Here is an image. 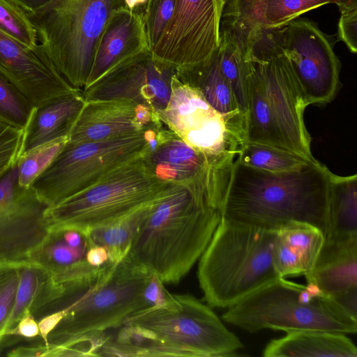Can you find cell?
I'll use <instances>...</instances> for the list:
<instances>
[{
	"mask_svg": "<svg viewBox=\"0 0 357 357\" xmlns=\"http://www.w3.org/2000/svg\"><path fill=\"white\" fill-rule=\"evenodd\" d=\"M63 285L55 282L51 274L39 265L27 261L20 266L19 284L6 335H11L19 320L25 314H42L62 297Z\"/></svg>",
	"mask_w": 357,
	"mask_h": 357,
	"instance_id": "cell-26",
	"label": "cell"
},
{
	"mask_svg": "<svg viewBox=\"0 0 357 357\" xmlns=\"http://www.w3.org/2000/svg\"><path fill=\"white\" fill-rule=\"evenodd\" d=\"M9 169V168H8ZM8 169H4L0 170V177Z\"/></svg>",
	"mask_w": 357,
	"mask_h": 357,
	"instance_id": "cell-45",
	"label": "cell"
},
{
	"mask_svg": "<svg viewBox=\"0 0 357 357\" xmlns=\"http://www.w3.org/2000/svg\"><path fill=\"white\" fill-rule=\"evenodd\" d=\"M160 129L100 141L67 142L30 188L49 206L56 205L116 167L145 155Z\"/></svg>",
	"mask_w": 357,
	"mask_h": 357,
	"instance_id": "cell-9",
	"label": "cell"
},
{
	"mask_svg": "<svg viewBox=\"0 0 357 357\" xmlns=\"http://www.w3.org/2000/svg\"><path fill=\"white\" fill-rule=\"evenodd\" d=\"M20 6L26 13L32 12L51 0H10Z\"/></svg>",
	"mask_w": 357,
	"mask_h": 357,
	"instance_id": "cell-44",
	"label": "cell"
},
{
	"mask_svg": "<svg viewBox=\"0 0 357 357\" xmlns=\"http://www.w3.org/2000/svg\"><path fill=\"white\" fill-rule=\"evenodd\" d=\"M324 243L319 227L291 221L280 226L273 248V264L280 278L306 275L314 267Z\"/></svg>",
	"mask_w": 357,
	"mask_h": 357,
	"instance_id": "cell-22",
	"label": "cell"
},
{
	"mask_svg": "<svg viewBox=\"0 0 357 357\" xmlns=\"http://www.w3.org/2000/svg\"><path fill=\"white\" fill-rule=\"evenodd\" d=\"M248 92V114L245 142L288 150L275 121L261 83L249 63Z\"/></svg>",
	"mask_w": 357,
	"mask_h": 357,
	"instance_id": "cell-30",
	"label": "cell"
},
{
	"mask_svg": "<svg viewBox=\"0 0 357 357\" xmlns=\"http://www.w3.org/2000/svg\"><path fill=\"white\" fill-rule=\"evenodd\" d=\"M144 155L102 176L85 190L49 206L50 228H70L86 234L126 219L151 204L171 183L161 181Z\"/></svg>",
	"mask_w": 357,
	"mask_h": 357,
	"instance_id": "cell-8",
	"label": "cell"
},
{
	"mask_svg": "<svg viewBox=\"0 0 357 357\" xmlns=\"http://www.w3.org/2000/svg\"><path fill=\"white\" fill-rule=\"evenodd\" d=\"M305 277L357 317V238L324 242L314 267Z\"/></svg>",
	"mask_w": 357,
	"mask_h": 357,
	"instance_id": "cell-20",
	"label": "cell"
},
{
	"mask_svg": "<svg viewBox=\"0 0 357 357\" xmlns=\"http://www.w3.org/2000/svg\"><path fill=\"white\" fill-rule=\"evenodd\" d=\"M67 142L68 137H61L22 153L17 161L20 188H29L33 181L53 161Z\"/></svg>",
	"mask_w": 357,
	"mask_h": 357,
	"instance_id": "cell-33",
	"label": "cell"
},
{
	"mask_svg": "<svg viewBox=\"0 0 357 357\" xmlns=\"http://www.w3.org/2000/svg\"><path fill=\"white\" fill-rule=\"evenodd\" d=\"M151 172L167 183L190 181L213 166L235 160H215L190 146L166 126L144 156Z\"/></svg>",
	"mask_w": 357,
	"mask_h": 357,
	"instance_id": "cell-21",
	"label": "cell"
},
{
	"mask_svg": "<svg viewBox=\"0 0 357 357\" xmlns=\"http://www.w3.org/2000/svg\"><path fill=\"white\" fill-rule=\"evenodd\" d=\"M227 0H176L153 57L177 68L208 59L218 49Z\"/></svg>",
	"mask_w": 357,
	"mask_h": 357,
	"instance_id": "cell-12",
	"label": "cell"
},
{
	"mask_svg": "<svg viewBox=\"0 0 357 357\" xmlns=\"http://www.w3.org/2000/svg\"><path fill=\"white\" fill-rule=\"evenodd\" d=\"M328 3L338 5L340 0H261L233 20L221 22L240 30L281 27L301 14Z\"/></svg>",
	"mask_w": 357,
	"mask_h": 357,
	"instance_id": "cell-28",
	"label": "cell"
},
{
	"mask_svg": "<svg viewBox=\"0 0 357 357\" xmlns=\"http://www.w3.org/2000/svg\"><path fill=\"white\" fill-rule=\"evenodd\" d=\"M333 36L307 18H296L282 27V47L307 105L332 101L340 85L341 63Z\"/></svg>",
	"mask_w": 357,
	"mask_h": 357,
	"instance_id": "cell-10",
	"label": "cell"
},
{
	"mask_svg": "<svg viewBox=\"0 0 357 357\" xmlns=\"http://www.w3.org/2000/svg\"><path fill=\"white\" fill-rule=\"evenodd\" d=\"M151 273L125 255L109 262L90 283L66 289L44 311L45 314L59 310L64 313L48 335V344L66 345L90 334L121 327L130 315L149 307L145 289Z\"/></svg>",
	"mask_w": 357,
	"mask_h": 357,
	"instance_id": "cell-5",
	"label": "cell"
},
{
	"mask_svg": "<svg viewBox=\"0 0 357 357\" xmlns=\"http://www.w3.org/2000/svg\"><path fill=\"white\" fill-rule=\"evenodd\" d=\"M261 0H227L224 9L222 21L227 22L233 20L250 6ZM357 3V0H340L338 7L349 4Z\"/></svg>",
	"mask_w": 357,
	"mask_h": 357,
	"instance_id": "cell-40",
	"label": "cell"
},
{
	"mask_svg": "<svg viewBox=\"0 0 357 357\" xmlns=\"http://www.w3.org/2000/svg\"><path fill=\"white\" fill-rule=\"evenodd\" d=\"M231 165L171 183L145 210L127 256L163 283L177 284L199 260L221 219Z\"/></svg>",
	"mask_w": 357,
	"mask_h": 357,
	"instance_id": "cell-1",
	"label": "cell"
},
{
	"mask_svg": "<svg viewBox=\"0 0 357 357\" xmlns=\"http://www.w3.org/2000/svg\"><path fill=\"white\" fill-rule=\"evenodd\" d=\"M177 67L146 52L116 66L82 90L86 101L127 100L158 112L167 107Z\"/></svg>",
	"mask_w": 357,
	"mask_h": 357,
	"instance_id": "cell-14",
	"label": "cell"
},
{
	"mask_svg": "<svg viewBox=\"0 0 357 357\" xmlns=\"http://www.w3.org/2000/svg\"><path fill=\"white\" fill-rule=\"evenodd\" d=\"M22 263L0 264V342L6 336L20 281Z\"/></svg>",
	"mask_w": 357,
	"mask_h": 357,
	"instance_id": "cell-36",
	"label": "cell"
},
{
	"mask_svg": "<svg viewBox=\"0 0 357 357\" xmlns=\"http://www.w3.org/2000/svg\"><path fill=\"white\" fill-rule=\"evenodd\" d=\"M245 59L261 83L287 149L317 161L303 119L308 105L283 47L266 59Z\"/></svg>",
	"mask_w": 357,
	"mask_h": 357,
	"instance_id": "cell-13",
	"label": "cell"
},
{
	"mask_svg": "<svg viewBox=\"0 0 357 357\" xmlns=\"http://www.w3.org/2000/svg\"><path fill=\"white\" fill-rule=\"evenodd\" d=\"M63 315V310H59L45 314L38 321L39 335L45 345L48 346V335L59 323Z\"/></svg>",
	"mask_w": 357,
	"mask_h": 357,
	"instance_id": "cell-41",
	"label": "cell"
},
{
	"mask_svg": "<svg viewBox=\"0 0 357 357\" xmlns=\"http://www.w3.org/2000/svg\"><path fill=\"white\" fill-rule=\"evenodd\" d=\"M109 351L114 356L229 357L239 355L240 339L207 304L190 294L130 315Z\"/></svg>",
	"mask_w": 357,
	"mask_h": 357,
	"instance_id": "cell-3",
	"label": "cell"
},
{
	"mask_svg": "<svg viewBox=\"0 0 357 357\" xmlns=\"http://www.w3.org/2000/svg\"><path fill=\"white\" fill-rule=\"evenodd\" d=\"M340 17L337 24V40L342 41L349 51L357 52V3L339 7Z\"/></svg>",
	"mask_w": 357,
	"mask_h": 357,
	"instance_id": "cell-39",
	"label": "cell"
},
{
	"mask_svg": "<svg viewBox=\"0 0 357 357\" xmlns=\"http://www.w3.org/2000/svg\"><path fill=\"white\" fill-rule=\"evenodd\" d=\"M276 230L222 218L199 259L197 278L211 307H229L280 278L273 264Z\"/></svg>",
	"mask_w": 357,
	"mask_h": 357,
	"instance_id": "cell-4",
	"label": "cell"
},
{
	"mask_svg": "<svg viewBox=\"0 0 357 357\" xmlns=\"http://www.w3.org/2000/svg\"><path fill=\"white\" fill-rule=\"evenodd\" d=\"M85 102L80 90L35 107L24 130L21 154L45 143L68 137Z\"/></svg>",
	"mask_w": 357,
	"mask_h": 357,
	"instance_id": "cell-24",
	"label": "cell"
},
{
	"mask_svg": "<svg viewBox=\"0 0 357 357\" xmlns=\"http://www.w3.org/2000/svg\"><path fill=\"white\" fill-rule=\"evenodd\" d=\"M176 76L180 82L198 91L229 128L245 142L247 123L240 114L231 87L220 69L218 49L203 62L177 68Z\"/></svg>",
	"mask_w": 357,
	"mask_h": 357,
	"instance_id": "cell-23",
	"label": "cell"
},
{
	"mask_svg": "<svg viewBox=\"0 0 357 357\" xmlns=\"http://www.w3.org/2000/svg\"><path fill=\"white\" fill-rule=\"evenodd\" d=\"M0 74L34 106L80 91L56 70L41 46L29 47L0 29Z\"/></svg>",
	"mask_w": 357,
	"mask_h": 357,
	"instance_id": "cell-15",
	"label": "cell"
},
{
	"mask_svg": "<svg viewBox=\"0 0 357 357\" xmlns=\"http://www.w3.org/2000/svg\"><path fill=\"white\" fill-rule=\"evenodd\" d=\"M218 49L220 69L231 87L240 114L247 123L248 63L245 58L242 36L234 28L222 24Z\"/></svg>",
	"mask_w": 357,
	"mask_h": 357,
	"instance_id": "cell-29",
	"label": "cell"
},
{
	"mask_svg": "<svg viewBox=\"0 0 357 357\" xmlns=\"http://www.w3.org/2000/svg\"><path fill=\"white\" fill-rule=\"evenodd\" d=\"M164 125L157 112L130 100L86 101L68 135V142L100 141L155 130Z\"/></svg>",
	"mask_w": 357,
	"mask_h": 357,
	"instance_id": "cell-16",
	"label": "cell"
},
{
	"mask_svg": "<svg viewBox=\"0 0 357 357\" xmlns=\"http://www.w3.org/2000/svg\"><path fill=\"white\" fill-rule=\"evenodd\" d=\"M92 245L89 234L70 228L51 229L29 258L48 271L65 288L85 285L94 280L106 265L96 267L86 260Z\"/></svg>",
	"mask_w": 357,
	"mask_h": 357,
	"instance_id": "cell-18",
	"label": "cell"
},
{
	"mask_svg": "<svg viewBox=\"0 0 357 357\" xmlns=\"http://www.w3.org/2000/svg\"><path fill=\"white\" fill-rule=\"evenodd\" d=\"M0 29L29 47L38 45L36 30L26 12L10 0H0Z\"/></svg>",
	"mask_w": 357,
	"mask_h": 357,
	"instance_id": "cell-35",
	"label": "cell"
},
{
	"mask_svg": "<svg viewBox=\"0 0 357 357\" xmlns=\"http://www.w3.org/2000/svg\"><path fill=\"white\" fill-rule=\"evenodd\" d=\"M86 260L91 265L96 267H101L111 262L107 250L93 243L87 252Z\"/></svg>",
	"mask_w": 357,
	"mask_h": 357,
	"instance_id": "cell-43",
	"label": "cell"
},
{
	"mask_svg": "<svg viewBox=\"0 0 357 357\" xmlns=\"http://www.w3.org/2000/svg\"><path fill=\"white\" fill-rule=\"evenodd\" d=\"M332 174L319 161L272 172L236 158L221 204L222 218L273 229L291 221L305 222L324 233Z\"/></svg>",
	"mask_w": 357,
	"mask_h": 357,
	"instance_id": "cell-2",
	"label": "cell"
},
{
	"mask_svg": "<svg viewBox=\"0 0 357 357\" xmlns=\"http://www.w3.org/2000/svg\"><path fill=\"white\" fill-rule=\"evenodd\" d=\"M147 207L119 222L92 230L89 233L91 243L105 248L111 262L121 259L127 255L131 241Z\"/></svg>",
	"mask_w": 357,
	"mask_h": 357,
	"instance_id": "cell-32",
	"label": "cell"
},
{
	"mask_svg": "<svg viewBox=\"0 0 357 357\" xmlns=\"http://www.w3.org/2000/svg\"><path fill=\"white\" fill-rule=\"evenodd\" d=\"M24 130L0 122V170L15 165L22 153Z\"/></svg>",
	"mask_w": 357,
	"mask_h": 357,
	"instance_id": "cell-38",
	"label": "cell"
},
{
	"mask_svg": "<svg viewBox=\"0 0 357 357\" xmlns=\"http://www.w3.org/2000/svg\"><path fill=\"white\" fill-rule=\"evenodd\" d=\"M34 108L17 88L0 74V122L24 130Z\"/></svg>",
	"mask_w": 357,
	"mask_h": 357,
	"instance_id": "cell-34",
	"label": "cell"
},
{
	"mask_svg": "<svg viewBox=\"0 0 357 357\" xmlns=\"http://www.w3.org/2000/svg\"><path fill=\"white\" fill-rule=\"evenodd\" d=\"M324 242L357 238V176L332 174Z\"/></svg>",
	"mask_w": 357,
	"mask_h": 357,
	"instance_id": "cell-27",
	"label": "cell"
},
{
	"mask_svg": "<svg viewBox=\"0 0 357 357\" xmlns=\"http://www.w3.org/2000/svg\"><path fill=\"white\" fill-rule=\"evenodd\" d=\"M121 7L128 8V0H51L26 13L56 70L83 90L105 25L111 13Z\"/></svg>",
	"mask_w": 357,
	"mask_h": 357,
	"instance_id": "cell-7",
	"label": "cell"
},
{
	"mask_svg": "<svg viewBox=\"0 0 357 357\" xmlns=\"http://www.w3.org/2000/svg\"><path fill=\"white\" fill-rule=\"evenodd\" d=\"M162 121L192 148L215 160H235L244 142L202 94L175 75Z\"/></svg>",
	"mask_w": 357,
	"mask_h": 357,
	"instance_id": "cell-11",
	"label": "cell"
},
{
	"mask_svg": "<svg viewBox=\"0 0 357 357\" xmlns=\"http://www.w3.org/2000/svg\"><path fill=\"white\" fill-rule=\"evenodd\" d=\"M38 334L39 327L35 317L31 314H26L19 320L11 335L33 338Z\"/></svg>",
	"mask_w": 357,
	"mask_h": 357,
	"instance_id": "cell-42",
	"label": "cell"
},
{
	"mask_svg": "<svg viewBox=\"0 0 357 357\" xmlns=\"http://www.w3.org/2000/svg\"><path fill=\"white\" fill-rule=\"evenodd\" d=\"M262 354L265 357H357V348L346 334L305 330L271 340Z\"/></svg>",
	"mask_w": 357,
	"mask_h": 357,
	"instance_id": "cell-25",
	"label": "cell"
},
{
	"mask_svg": "<svg viewBox=\"0 0 357 357\" xmlns=\"http://www.w3.org/2000/svg\"><path fill=\"white\" fill-rule=\"evenodd\" d=\"M176 0H149L144 15L151 50L160 38L173 14Z\"/></svg>",
	"mask_w": 357,
	"mask_h": 357,
	"instance_id": "cell-37",
	"label": "cell"
},
{
	"mask_svg": "<svg viewBox=\"0 0 357 357\" xmlns=\"http://www.w3.org/2000/svg\"><path fill=\"white\" fill-rule=\"evenodd\" d=\"M236 158L247 166L272 172L292 170L317 162L286 149L247 142L241 146Z\"/></svg>",
	"mask_w": 357,
	"mask_h": 357,
	"instance_id": "cell-31",
	"label": "cell"
},
{
	"mask_svg": "<svg viewBox=\"0 0 357 357\" xmlns=\"http://www.w3.org/2000/svg\"><path fill=\"white\" fill-rule=\"evenodd\" d=\"M144 15L127 7L111 13L96 45L91 73L84 89L121 63L151 51Z\"/></svg>",
	"mask_w": 357,
	"mask_h": 357,
	"instance_id": "cell-19",
	"label": "cell"
},
{
	"mask_svg": "<svg viewBox=\"0 0 357 357\" xmlns=\"http://www.w3.org/2000/svg\"><path fill=\"white\" fill-rule=\"evenodd\" d=\"M48 207L31 188L0 202V264L29 261L50 231Z\"/></svg>",
	"mask_w": 357,
	"mask_h": 357,
	"instance_id": "cell-17",
	"label": "cell"
},
{
	"mask_svg": "<svg viewBox=\"0 0 357 357\" xmlns=\"http://www.w3.org/2000/svg\"><path fill=\"white\" fill-rule=\"evenodd\" d=\"M224 321L250 333L316 330L357 332V317L315 285L278 278L254 291L222 314Z\"/></svg>",
	"mask_w": 357,
	"mask_h": 357,
	"instance_id": "cell-6",
	"label": "cell"
}]
</instances>
